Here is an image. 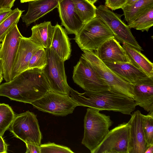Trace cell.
<instances>
[{"instance_id":"obj_8","label":"cell","mask_w":153,"mask_h":153,"mask_svg":"<svg viewBox=\"0 0 153 153\" xmlns=\"http://www.w3.org/2000/svg\"><path fill=\"white\" fill-rule=\"evenodd\" d=\"M96 15L109 27L115 38L119 42L129 45L140 51H143L133 36L130 28L117 14L105 5H101L97 7Z\"/></svg>"},{"instance_id":"obj_24","label":"cell","mask_w":153,"mask_h":153,"mask_svg":"<svg viewBox=\"0 0 153 153\" xmlns=\"http://www.w3.org/2000/svg\"><path fill=\"white\" fill-rule=\"evenodd\" d=\"M152 5L153 0H138L131 4H126L121 9L128 24L141 13Z\"/></svg>"},{"instance_id":"obj_36","label":"cell","mask_w":153,"mask_h":153,"mask_svg":"<svg viewBox=\"0 0 153 153\" xmlns=\"http://www.w3.org/2000/svg\"><path fill=\"white\" fill-rule=\"evenodd\" d=\"M153 144L147 146L144 153H153Z\"/></svg>"},{"instance_id":"obj_23","label":"cell","mask_w":153,"mask_h":153,"mask_svg":"<svg viewBox=\"0 0 153 153\" xmlns=\"http://www.w3.org/2000/svg\"><path fill=\"white\" fill-rule=\"evenodd\" d=\"M127 25L130 28L148 32L153 25V5L141 13Z\"/></svg>"},{"instance_id":"obj_20","label":"cell","mask_w":153,"mask_h":153,"mask_svg":"<svg viewBox=\"0 0 153 153\" xmlns=\"http://www.w3.org/2000/svg\"><path fill=\"white\" fill-rule=\"evenodd\" d=\"M103 62L118 76L131 84L148 76L131 63Z\"/></svg>"},{"instance_id":"obj_10","label":"cell","mask_w":153,"mask_h":153,"mask_svg":"<svg viewBox=\"0 0 153 153\" xmlns=\"http://www.w3.org/2000/svg\"><path fill=\"white\" fill-rule=\"evenodd\" d=\"M72 79L75 83L85 91L110 90L109 85L98 76L92 65L81 56L74 67Z\"/></svg>"},{"instance_id":"obj_26","label":"cell","mask_w":153,"mask_h":153,"mask_svg":"<svg viewBox=\"0 0 153 153\" xmlns=\"http://www.w3.org/2000/svg\"><path fill=\"white\" fill-rule=\"evenodd\" d=\"M24 11L18 8H15L0 24V43L3 41L6 34L17 24Z\"/></svg>"},{"instance_id":"obj_21","label":"cell","mask_w":153,"mask_h":153,"mask_svg":"<svg viewBox=\"0 0 153 153\" xmlns=\"http://www.w3.org/2000/svg\"><path fill=\"white\" fill-rule=\"evenodd\" d=\"M54 26L50 21H45L33 26L31 28L32 34L29 37L34 43L45 49L50 48Z\"/></svg>"},{"instance_id":"obj_19","label":"cell","mask_w":153,"mask_h":153,"mask_svg":"<svg viewBox=\"0 0 153 153\" xmlns=\"http://www.w3.org/2000/svg\"><path fill=\"white\" fill-rule=\"evenodd\" d=\"M54 26V30L50 48L62 60L68 59L71 56V43L65 29L57 23Z\"/></svg>"},{"instance_id":"obj_42","label":"cell","mask_w":153,"mask_h":153,"mask_svg":"<svg viewBox=\"0 0 153 153\" xmlns=\"http://www.w3.org/2000/svg\"><path fill=\"white\" fill-rule=\"evenodd\" d=\"M1 43H0V49L1 46Z\"/></svg>"},{"instance_id":"obj_11","label":"cell","mask_w":153,"mask_h":153,"mask_svg":"<svg viewBox=\"0 0 153 153\" xmlns=\"http://www.w3.org/2000/svg\"><path fill=\"white\" fill-rule=\"evenodd\" d=\"M129 128L123 123L109 131L93 153H128Z\"/></svg>"},{"instance_id":"obj_2","label":"cell","mask_w":153,"mask_h":153,"mask_svg":"<svg viewBox=\"0 0 153 153\" xmlns=\"http://www.w3.org/2000/svg\"><path fill=\"white\" fill-rule=\"evenodd\" d=\"M69 95L79 106L100 111H112L131 115L137 106L133 99L110 90L80 93L70 87Z\"/></svg>"},{"instance_id":"obj_5","label":"cell","mask_w":153,"mask_h":153,"mask_svg":"<svg viewBox=\"0 0 153 153\" xmlns=\"http://www.w3.org/2000/svg\"><path fill=\"white\" fill-rule=\"evenodd\" d=\"M83 51L81 56L92 65L99 77L110 87V90L125 95L134 100L131 84L113 72L98 58L94 51Z\"/></svg>"},{"instance_id":"obj_29","label":"cell","mask_w":153,"mask_h":153,"mask_svg":"<svg viewBox=\"0 0 153 153\" xmlns=\"http://www.w3.org/2000/svg\"><path fill=\"white\" fill-rule=\"evenodd\" d=\"M47 64L46 49L42 48L37 50L32 56L29 63L28 69L38 68L43 70Z\"/></svg>"},{"instance_id":"obj_37","label":"cell","mask_w":153,"mask_h":153,"mask_svg":"<svg viewBox=\"0 0 153 153\" xmlns=\"http://www.w3.org/2000/svg\"><path fill=\"white\" fill-rule=\"evenodd\" d=\"M3 74V73L1 64V60L0 59V76H2Z\"/></svg>"},{"instance_id":"obj_17","label":"cell","mask_w":153,"mask_h":153,"mask_svg":"<svg viewBox=\"0 0 153 153\" xmlns=\"http://www.w3.org/2000/svg\"><path fill=\"white\" fill-rule=\"evenodd\" d=\"M134 100L147 112L153 111V77L147 76L132 84Z\"/></svg>"},{"instance_id":"obj_40","label":"cell","mask_w":153,"mask_h":153,"mask_svg":"<svg viewBox=\"0 0 153 153\" xmlns=\"http://www.w3.org/2000/svg\"><path fill=\"white\" fill-rule=\"evenodd\" d=\"M91 3L94 4L95 3L97 0H87Z\"/></svg>"},{"instance_id":"obj_33","label":"cell","mask_w":153,"mask_h":153,"mask_svg":"<svg viewBox=\"0 0 153 153\" xmlns=\"http://www.w3.org/2000/svg\"><path fill=\"white\" fill-rule=\"evenodd\" d=\"M16 0H0V10L11 9Z\"/></svg>"},{"instance_id":"obj_34","label":"cell","mask_w":153,"mask_h":153,"mask_svg":"<svg viewBox=\"0 0 153 153\" xmlns=\"http://www.w3.org/2000/svg\"><path fill=\"white\" fill-rule=\"evenodd\" d=\"M12 11L11 9L0 10V24L9 16Z\"/></svg>"},{"instance_id":"obj_31","label":"cell","mask_w":153,"mask_h":153,"mask_svg":"<svg viewBox=\"0 0 153 153\" xmlns=\"http://www.w3.org/2000/svg\"><path fill=\"white\" fill-rule=\"evenodd\" d=\"M128 0H105V6L112 10L122 8L127 4Z\"/></svg>"},{"instance_id":"obj_22","label":"cell","mask_w":153,"mask_h":153,"mask_svg":"<svg viewBox=\"0 0 153 153\" xmlns=\"http://www.w3.org/2000/svg\"><path fill=\"white\" fill-rule=\"evenodd\" d=\"M122 47L125 50L131 63L149 77H153V63L140 51L126 44Z\"/></svg>"},{"instance_id":"obj_4","label":"cell","mask_w":153,"mask_h":153,"mask_svg":"<svg viewBox=\"0 0 153 153\" xmlns=\"http://www.w3.org/2000/svg\"><path fill=\"white\" fill-rule=\"evenodd\" d=\"M113 38L109 27L96 16L84 24L74 39L82 51H95L107 40Z\"/></svg>"},{"instance_id":"obj_12","label":"cell","mask_w":153,"mask_h":153,"mask_svg":"<svg viewBox=\"0 0 153 153\" xmlns=\"http://www.w3.org/2000/svg\"><path fill=\"white\" fill-rule=\"evenodd\" d=\"M23 36L17 25L6 34L0 49L3 76L6 82L11 80L12 68L18 49L20 38Z\"/></svg>"},{"instance_id":"obj_13","label":"cell","mask_w":153,"mask_h":153,"mask_svg":"<svg viewBox=\"0 0 153 153\" xmlns=\"http://www.w3.org/2000/svg\"><path fill=\"white\" fill-rule=\"evenodd\" d=\"M42 48L33 42L29 38L23 36L20 37L12 69L11 80L28 69L29 63L32 56L37 50Z\"/></svg>"},{"instance_id":"obj_16","label":"cell","mask_w":153,"mask_h":153,"mask_svg":"<svg viewBox=\"0 0 153 153\" xmlns=\"http://www.w3.org/2000/svg\"><path fill=\"white\" fill-rule=\"evenodd\" d=\"M94 51L103 62L131 63L125 50L115 38L107 40Z\"/></svg>"},{"instance_id":"obj_27","label":"cell","mask_w":153,"mask_h":153,"mask_svg":"<svg viewBox=\"0 0 153 153\" xmlns=\"http://www.w3.org/2000/svg\"><path fill=\"white\" fill-rule=\"evenodd\" d=\"M15 116L8 105L0 103V136L2 137L5 132L9 128Z\"/></svg>"},{"instance_id":"obj_41","label":"cell","mask_w":153,"mask_h":153,"mask_svg":"<svg viewBox=\"0 0 153 153\" xmlns=\"http://www.w3.org/2000/svg\"><path fill=\"white\" fill-rule=\"evenodd\" d=\"M3 76H0V84L1 83V82H2V81L3 80Z\"/></svg>"},{"instance_id":"obj_7","label":"cell","mask_w":153,"mask_h":153,"mask_svg":"<svg viewBox=\"0 0 153 153\" xmlns=\"http://www.w3.org/2000/svg\"><path fill=\"white\" fill-rule=\"evenodd\" d=\"M45 49L48 64L43 71L48 82L51 90L69 96L70 87L67 82L65 61L51 48Z\"/></svg>"},{"instance_id":"obj_28","label":"cell","mask_w":153,"mask_h":153,"mask_svg":"<svg viewBox=\"0 0 153 153\" xmlns=\"http://www.w3.org/2000/svg\"><path fill=\"white\" fill-rule=\"evenodd\" d=\"M143 129L148 146L153 144V111L145 115L141 114Z\"/></svg>"},{"instance_id":"obj_32","label":"cell","mask_w":153,"mask_h":153,"mask_svg":"<svg viewBox=\"0 0 153 153\" xmlns=\"http://www.w3.org/2000/svg\"><path fill=\"white\" fill-rule=\"evenodd\" d=\"M25 143L27 148L26 153H40V146L30 143Z\"/></svg>"},{"instance_id":"obj_39","label":"cell","mask_w":153,"mask_h":153,"mask_svg":"<svg viewBox=\"0 0 153 153\" xmlns=\"http://www.w3.org/2000/svg\"><path fill=\"white\" fill-rule=\"evenodd\" d=\"M36 0H20L21 3H23L26 2H29L31 1H35Z\"/></svg>"},{"instance_id":"obj_3","label":"cell","mask_w":153,"mask_h":153,"mask_svg":"<svg viewBox=\"0 0 153 153\" xmlns=\"http://www.w3.org/2000/svg\"><path fill=\"white\" fill-rule=\"evenodd\" d=\"M88 108L84 119V134L82 143L93 152L109 132L113 121L109 116Z\"/></svg>"},{"instance_id":"obj_38","label":"cell","mask_w":153,"mask_h":153,"mask_svg":"<svg viewBox=\"0 0 153 153\" xmlns=\"http://www.w3.org/2000/svg\"><path fill=\"white\" fill-rule=\"evenodd\" d=\"M138 0H128L126 4L130 5Z\"/></svg>"},{"instance_id":"obj_25","label":"cell","mask_w":153,"mask_h":153,"mask_svg":"<svg viewBox=\"0 0 153 153\" xmlns=\"http://www.w3.org/2000/svg\"><path fill=\"white\" fill-rule=\"evenodd\" d=\"M75 10L85 24L97 16V7L87 0H72Z\"/></svg>"},{"instance_id":"obj_9","label":"cell","mask_w":153,"mask_h":153,"mask_svg":"<svg viewBox=\"0 0 153 153\" xmlns=\"http://www.w3.org/2000/svg\"><path fill=\"white\" fill-rule=\"evenodd\" d=\"M31 104L39 111L61 116L72 113L75 108L79 106L69 96L58 93L51 90Z\"/></svg>"},{"instance_id":"obj_15","label":"cell","mask_w":153,"mask_h":153,"mask_svg":"<svg viewBox=\"0 0 153 153\" xmlns=\"http://www.w3.org/2000/svg\"><path fill=\"white\" fill-rule=\"evenodd\" d=\"M141 112L137 110L131 114L128 123L130 126L128 153H144L147 147L143 129Z\"/></svg>"},{"instance_id":"obj_35","label":"cell","mask_w":153,"mask_h":153,"mask_svg":"<svg viewBox=\"0 0 153 153\" xmlns=\"http://www.w3.org/2000/svg\"><path fill=\"white\" fill-rule=\"evenodd\" d=\"M7 145L4 140L2 137L0 136V153H7Z\"/></svg>"},{"instance_id":"obj_6","label":"cell","mask_w":153,"mask_h":153,"mask_svg":"<svg viewBox=\"0 0 153 153\" xmlns=\"http://www.w3.org/2000/svg\"><path fill=\"white\" fill-rule=\"evenodd\" d=\"M9 128L15 137L25 143L41 145L42 135L37 116L34 113L27 111L16 116Z\"/></svg>"},{"instance_id":"obj_18","label":"cell","mask_w":153,"mask_h":153,"mask_svg":"<svg viewBox=\"0 0 153 153\" xmlns=\"http://www.w3.org/2000/svg\"><path fill=\"white\" fill-rule=\"evenodd\" d=\"M60 0H36L29 2L27 13L22 15V21L27 27L35 22L48 13L57 8Z\"/></svg>"},{"instance_id":"obj_1","label":"cell","mask_w":153,"mask_h":153,"mask_svg":"<svg viewBox=\"0 0 153 153\" xmlns=\"http://www.w3.org/2000/svg\"><path fill=\"white\" fill-rule=\"evenodd\" d=\"M51 88L43 70L29 69L10 81L0 85V96L31 104L42 97Z\"/></svg>"},{"instance_id":"obj_30","label":"cell","mask_w":153,"mask_h":153,"mask_svg":"<svg viewBox=\"0 0 153 153\" xmlns=\"http://www.w3.org/2000/svg\"><path fill=\"white\" fill-rule=\"evenodd\" d=\"M40 153H74L69 148L55 144L49 143L40 145Z\"/></svg>"},{"instance_id":"obj_14","label":"cell","mask_w":153,"mask_h":153,"mask_svg":"<svg viewBox=\"0 0 153 153\" xmlns=\"http://www.w3.org/2000/svg\"><path fill=\"white\" fill-rule=\"evenodd\" d=\"M62 26L68 34H77L84 23L77 13L72 0H60L57 7Z\"/></svg>"}]
</instances>
